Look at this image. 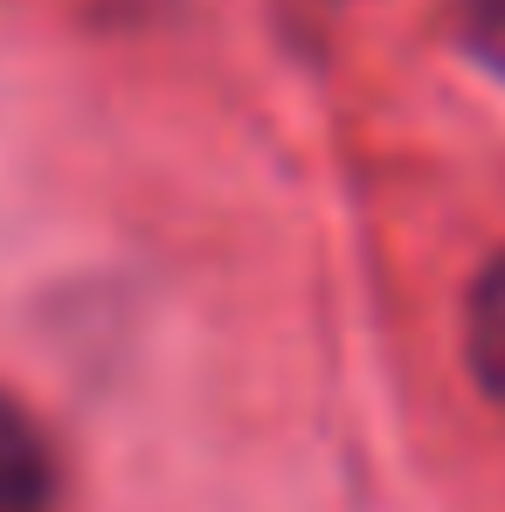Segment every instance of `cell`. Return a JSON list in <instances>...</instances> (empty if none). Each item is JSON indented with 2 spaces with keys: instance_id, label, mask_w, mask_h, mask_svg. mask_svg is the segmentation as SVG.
<instances>
[{
  "instance_id": "cell-2",
  "label": "cell",
  "mask_w": 505,
  "mask_h": 512,
  "mask_svg": "<svg viewBox=\"0 0 505 512\" xmlns=\"http://www.w3.org/2000/svg\"><path fill=\"white\" fill-rule=\"evenodd\" d=\"M471 367H478L485 395L505 409V256L485 270V284L471 298Z\"/></svg>"
},
{
  "instance_id": "cell-1",
  "label": "cell",
  "mask_w": 505,
  "mask_h": 512,
  "mask_svg": "<svg viewBox=\"0 0 505 512\" xmlns=\"http://www.w3.org/2000/svg\"><path fill=\"white\" fill-rule=\"evenodd\" d=\"M56 492V464L42 429L0 395V512H42Z\"/></svg>"
},
{
  "instance_id": "cell-3",
  "label": "cell",
  "mask_w": 505,
  "mask_h": 512,
  "mask_svg": "<svg viewBox=\"0 0 505 512\" xmlns=\"http://www.w3.org/2000/svg\"><path fill=\"white\" fill-rule=\"evenodd\" d=\"M457 14H464V42L505 70V0H457Z\"/></svg>"
}]
</instances>
